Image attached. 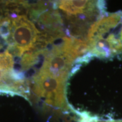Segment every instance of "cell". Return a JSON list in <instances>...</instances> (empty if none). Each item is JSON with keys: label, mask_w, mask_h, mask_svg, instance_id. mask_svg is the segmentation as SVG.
Listing matches in <instances>:
<instances>
[{"label": "cell", "mask_w": 122, "mask_h": 122, "mask_svg": "<svg viewBox=\"0 0 122 122\" xmlns=\"http://www.w3.org/2000/svg\"><path fill=\"white\" fill-rule=\"evenodd\" d=\"M39 33L34 24L27 19L25 15H19L13 19L11 36L15 45L19 49L22 54L31 49Z\"/></svg>", "instance_id": "1"}, {"label": "cell", "mask_w": 122, "mask_h": 122, "mask_svg": "<svg viewBox=\"0 0 122 122\" xmlns=\"http://www.w3.org/2000/svg\"><path fill=\"white\" fill-rule=\"evenodd\" d=\"M14 58L7 51L0 54V68L5 71H9L13 67Z\"/></svg>", "instance_id": "2"}, {"label": "cell", "mask_w": 122, "mask_h": 122, "mask_svg": "<svg viewBox=\"0 0 122 122\" xmlns=\"http://www.w3.org/2000/svg\"><path fill=\"white\" fill-rule=\"evenodd\" d=\"M12 24L8 18L2 19L0 22V36L5 40H7L11 33Z\"/></svg>", "instance_id": "3"}, {"label": "cell", "mask_w": 122, "mask_h": 122, "mask_svg": "<svg viewBox=\"0 0 122 122\" xmlns=\"http://www.w3.org/2000/svg\"><path fill=\"white\" fill-rule=\"evenodd\" d=\"M8 71H5L2 70L1 68H0V85L2 83L3 81L4 80L5 76Z\"/></svg>", "instance_id": "4"}, {"label": "cell", "mask_w": 122, "mask_h": 122, "mask_svg": "<svg viewBox=\"0 0 122 122\" xmlns=\"http://www.w3.org/2000/svg\"><path fill=\"white\" fill-rule=\"evenodd\" d=\"M95 122H122V120H118V121H109V122H102V121H100V122H98L97 120H96Z\"/></svg>", "instance_id": "5"}]
</instances>
